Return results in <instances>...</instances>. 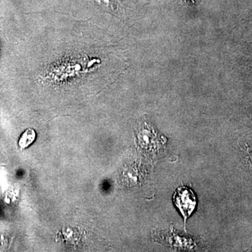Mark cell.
Segmentation results:
<instances>
[{
	"instance_id": "1",
	"label": "cell",
	"mask_w": 252,
	"mask_h": 252,
	"mask_svg": "<svg viewBox=\"0 0 252 252\" xmlns=\"http://www.w3.org/2000/svg\"><path fill=\"white\" fill-rule=\"evenodd\" d=\"M173 202L183 216L186 225L187 219L191 215L196 207L197 200L195 193L188 187H179L174 193Z\"/></svg>"
},
{
	"instance_id": "2",
	"label": "cell",
	"mask_w": 252,
	"mask_h": 252,
	"mask_svg": "<svg viewBox=\"0 0 252 252\" xmlns=\"http://www.w3.org/2000/svg\"><path fill=\"white\" fill-rule=\"evenodd\" d=\"M139 142L141 147L144 150L149 152H158L162 147V139L159 137L158 134L152 127H146L139 133Z\"/></svg>"
},
{
	"instance_id": "3",
	"label": "cell",
	"mask_w": 252,
	"mask_h": 252,
	"mask_svg": "<svg viewBox=\"0 0 252 252\" xmlns=\"http://www.w3.org/2000/svg\"><path fill=\"white\" fill-rule=\"evenodd\" d=\"M35 138V133L34 130H29L25 132L24 135H23L22 138L20 140V146L22 148L27 147L29 144L34 141Z\"/></svg>"
}]
</instances>
